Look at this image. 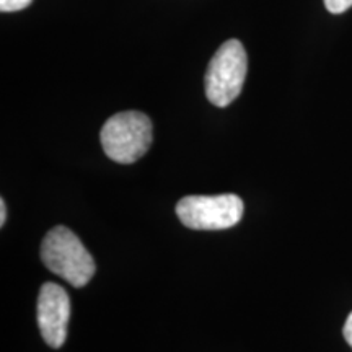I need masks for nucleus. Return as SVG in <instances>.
<instances>
[{
	"mask_svg": "<svg viewBox=\"0 0 352 352\" xmlns=\"http://www.w3.org/2000/svg\"><path fill=\"white\" fill-rule=\"evenodd\" d=\"M41 259L47 270L77 289L85 287L96 271L95 259L80 239L64 226L54 227L44 236Z\"/></svg>",
	"mask_w": 352,
	"mask_h": 352,
	"instance_id": "f257e3e1",
	"label": "nucleus"
},
{
	"mask_svg": "<svg viewBox=\"0 0 352 352\" xmlns=\"http://www.w3.org/2000/svg\"><path fill=\"white\" fill-rule=\"evenodd\" d=\"M108 158L122 165L138 162L152 145V121L140 111H122L104 122L100 134Z\"/></svg>",
	"mask_w": 352,
	"mask_h": 352,
	"instance_id": "f03ea898",
	"label": "nucleus"
},
{
	"mask_svg": "<svg viewBox=\"0 0 352 352\" xmlns=\"http://www.w3.org/2000/svg\"><path fill=\"white\" fill-rule=\"evenodd\" d=\"M248 57L239 39H228L210 59L206 72V96L210 103L226 108L243 88Z\"/></svg>",
	"mask_w": 352,
	"mask_h": 352,
	"instance_id": "7ed1b4c3",
	"label": "nucleus"
},
{
	"mask_svg": "<svg viewBox=\"0 0 352 352\" xmlns=\"http://www.w3.org/2000/svg\"><path fill=\"white\" fill-rule=\"evenodd\" d=\"M243 209L236 195L186 196L176 204V215L191 230H226L240 222Z\"/></svg>",
	"mask_w": 352,
	"mask_h": 352,
	"instance_id": "20e7f679",
	"label": "nucleus"
},
{
	"mask_svg": "<svg viewBox=\"0 0 352 352\" xmlns=\"http://www.w3.org/2000/svg\"><path fill=\"white\" fill-rule=\"evenodd\" d=\"M38 327L47 346L59 349L67 340L70 320V298L67 292L54 283L41 285L38 297Z\"/></svg>",
	"mask_w": 352,
	"mask_h": 352,
	"instance_id": "39448f33",
	"label": "nucleus"
},
{
	"mask_svg": "<svg viewBox=\"0 0 352 352\" xmlns=\"http://www.w3.org/2000/svg\"><path fill=\"white\" fill-rule=\"evenodd\" d=\"M32 2L33 0H0V12L10 13L25 10L26 7L32 6Z\"/></svg>",
	"mask_w": 352,
	"mask_h": 352,
	"instance_id": "423d86ee",
	"label": "nucleus"
},
{
	"mask_svg": "<svg viewBox=\"0 0 352 352\" xmlns=\"http://www.w3.org/2000/svg\"><path fill=\"white\" fill-rule=\"evenodd\" d=\"M324 7H327L328 12L336 13H344L352 7V0H324Z\"/></svg>",
	"mask_w": 352,
	"mask_h": 352,
	"instance_id": "0eeeda50",
	"label": "nucleus"
},
{
	"mask_svg": "<svg viewBox=\"0 0 352 352\" xmlns=\"http://www.w3.org/2000/svg\"><path fill=\"white\" fill-rule=\"evenodd\" d=\"M342 334H344V340L347 344L352 347V311L349 314V316H347L344 328H342Z\"/></svg>",
	"mask_w": 352,
	"mask_h": 352,
	"instance_id": "6e6552de",
	"label": "nucleus"
},
{
	"mask_svg": "<svg viewBox=\"0 0 352 352\" xmlns=\"http://www.w3.org/2000/svg\"><path fill=\"white\" fill-rule=\"evenodd\" d=\"M7 220V206H6V199H0V227L6 226Z\"/></svg>",
	"mask_w": 352,
	"mask_h": 352,
	"instance_id": "1a4fd4ad",
	"label": "nucleus"
}]
</instances>
